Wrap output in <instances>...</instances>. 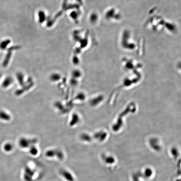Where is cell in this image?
<instances>
[{
    "label": "cell",
    "mask_w": 181,
    "mask_h": 181,
    "mask_svg": "<svg viewBox=\"0 0 181 181\" xmlns=\"http://www.w3.org/2000/svg\"><path fill=\"white\" fill-rule=\"evenodd\" d=\"M153 170L150 168H147L145 169L143 174H144L145 177L146 178H150L153 174Z\"/></svg>",
    "instance_id": "1"
}]
</instances>
